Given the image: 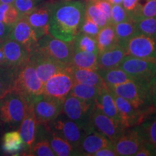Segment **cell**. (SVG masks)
Returning a JSON list of instances; mask_svg holds the SVG:
<instances>
[{"label": "cell", "instance_id": "cell-1", "mask_svg": "<svg viewBox=\"0 0 156 156\" xmlns=\"http://www.w3.org/2000/svg\"><path fill=\"white\" fill-rule=\"evenodd\" d=\"M85 12L80 0L62 1L51 5L48 34L64 41H73L79 34Z\"/></svg>", "mask_w": 156, "mask_h": 156}, {"label": "cell", "instance_id": "cell-2", "mask_svg": "<svg viewBox=\"0 0 156 156\" xmlns=\"http://www.w3.org/2000/svg\"><path fill=\"white\" fill-rule=\"evenodd\" d=\"M149 82L130 81L116 86L108 87L114 94L126 99L132 106L146 114L156 112L151 102L148 90Z\"/></svg>", "mask_w": 156, "mask_h": 156}, {"label": "cell", "instance_id": "cell-3", "mask_svg": "<svg viewBox=\"0 0 156 156\" xmlns=\"http://www.w3.org/2000/svg\"><path fill=\"white\" fill-rule=\"evenodd\" d=\"M44 83L39 79L30 60L15 70L11 91L20 93L29 101L43 94Z\"/></svg>", "mask_w": 156, "mask_h": 156}, {"label": "cell", "instance_id": "cell-4", "mask_svg": "<svg viewBox=\"0 0 156 156\" xmlns=\"http://www.w3.org/2000/svg\"><path fill=\"white\" fill-rule=\"evenodd\" d=\"M28 101L20 93L11 91L0 98V122L9 126L20 124Z\"/></svg>", "mask_w": 156, "mask_h": 156}, {"label": "cell", "instance_id": "cell-5", "mask_svg": "<svg viewBox=\"0 0 156 156\" xmlns=\"http://www.w3.org/2000/svg\"><path fill=\"white\" fill-rule=\"evenodd\" d=\"M36 49L67 66L70 65L75 50L73 41H64L49 34L38 39Z\"/></svg>", "mask_w": 156, "mask_h": 156}, {"label": "cell", "instance_id": "cell-6", "mask_svg": "<svg viewBox=\"0 0 156 156\" xmlns=\"http://www.w3.org/2000/svg\"><path fill=\"white\" fill-rule=\"evenodd\" d=\"M121 45L126 56L156 60V37L136 33Z\"/></svg>", "mask_w": 156, "mask_h": 156}, {"label": "cell", "instance_id": "cell-7", "mask_svg": "<svg viewBox=\"0 0 156 156\" xmlns=\"http://www.w3.org/2000/svg\"><path fill=\"white\" fill-rule=\"evenodd\" d=\"M87 125L106 136L112 143L125 129L120 122L103 114L94 103L90 114Z\"/></svg>", "mask_w": 156, "mask_h": 156}, {"label": "cell", "instance_id": "cell-8", "mask_svg": "<svg viewBox=\"0 0 156 156\" xmlns=\"http://www.w3.org/2000/svg\"><path fill=\"white\" fill-rule=\"evenodd\" d=\"M68 67L69 65L45 82L43 95L64 102L75 83Z\"/></svg>", "mask_w": 156, "mask_h": 156}, {"label": "cell", "instance_id": "cell-9", "mask_svg": "<svg viewBox=\"0 0 156 156\" xmlns=\"http://www.w3.org/2000/svg\"><path fill=\"white\" fill-rule=\"evenodd\" d=\"M119 67L136 80L148 83L156 74V60L126 56Z\"/></svg>", "mask_w": 156, "mask_h": 156}, {"label": "cell", "instance_id": "cell-10", "mask_svg": "<svg viewBox=\"0 0 156 156\" xmlns=\"http://www.w3.org/2000/svg\"><path fill=\"white\" fill-rule=\"evenodd\" d=\"M38 125L46 126L62 113L63 102L41 95L32 101Z\"/></svg>", "mask_w": 156, "mask_h": 156}, {"label": "cell", "instance_id": "cell-11", "mask_svg": "<svg viewBox=\"0 0 156 156\" xmlns=\"http://www.w3.org/2000/svg\"><path fill=\"white\" fill-rule=\"evenodd\" d=\"M47 126L51 131L69 142L77 151L84 133V128L67 116L63 117L60 115Z\"/></svg>", "mask_w": 156, "mask_h": 156}, {"label": "cell", "instance_id": "cell-12", "mask_svg": "<svg viewBox=\"0 0 156 156\" xmlns=\"http://www.w3.org/2000/svg\"><path fill=\"white\" fill-rule=\"evenodd\" d=\"M112 144L118 156H131L135 155L145 143L138 126H135L125 129Z\"/></svg>", "mask_w": 156, "mask_h": 156}, {"label": "cell", "instance_id": "cell-13", "mask_svg": "<svg viewBox=\"0 0 156 156\" xmlns=\"http://www.w3.org/2000/svg\"><path fill=\"white\" fill-rule=\"evenodd\" d=\"M93 103L86 102L73 95H68L63 102L62 113L69 119L86 127Z\"/></svg>", "mask_w": 156, "mask_h": 156}, {"label": "cell", "instance_id": "cell-14", "mask_svg": "<svg viewBox=\"0 0 156 156\" xmlns=\"http://www.w3.org/2000/svg\"><path fill=\"white\" fill-rule=\"evenodd\" d=\"M29 60L34 65L39 79L44 83L51 77L67 67V65L56 61L37 49L30 54Z\"/></svg>", "mask_w": 156, "mask_h": 156}, {"label": "cell", "instance_id": "cell-15", "mask_svg": "<svg viewBox=\"0 0 156 156\" xmlns=\"http://www.w3.org/2000/svg\"><path fill=\"white\" fill-rule=\"evenodd\" d=\"M108 147H113L112 141L87 125L84 128V133L77 153L79 155L91 156L99 150Z\"/></svg>", "mask_w": 156, "mask_h": 156}, {"label": "cell", "instance_id": "cell-16", "mask_svg": "<svg viewBox=\"0 0 156 156\" xmlns=\"http://www.w3.org/2000/svg\"><path fill=\"white\" fill-rule=\"evenodd\" d=\"M8 38L20 44L30 54L36 49L38 41L36 34L25 17H20L12 25Z\"/></svg>", "mask_w": 156, "mask_h": 156}, {"label": "cell", "instance_id": "cell-17", "mask_svg": "<svg viewBox=\"0 0 156 156\" xmlns=\"http://www.w3.org/2000/svg\"><path fill=\"white\" fill-rule=\"evenodd\" d=\"M116 106L119 113L121 124L124 129L133 127L139 125L145 119V114L137 110L126 99L113 93Z\"/></svg>", "mask_w": 156, "mask_h": 156}, {"label": "cell", "instance_id": "cell-18", "mask_svg": "<svg viewBox=\"0 0 156 156\" xmlns=\"http://www.w3.org/2000/svg\"><path fill=\"white\" fill-rule=\"evenodd\" d=\"M38 126L34 103L32 101H28L24 117L20 124L19 128V132L23 138L24 145L28 151L36 142Z\"/></svg>", "mask_w": 156, "mask_h": 156}, {"label": "cell", "instance_id": "cell-19", "mask_svg": "<svg viewBox=\"0 0 156 156\" xmlns=\"http://www.w3.org/2000/svg\"><path fill=\"white\" fill-rule=\"evenodd\" d=\"M7 59V67L17 69L29 61L30 53L20 44L7 38L1 44Z\"/></svg>", "mask_w": 156, "mask_h": 156}, {"label": "cell", "instance_id": "cell-20", "mask_svg": "<svg viewBox=\"0 0 156 156\" xmlns=\"http://www.w3.org/2000/svg\"><path fill=\"white\" fill-rule=\"evenodd\" d=\"M50 4L38 7H35L30 12L25 15V18L34 29L39 39L48 34L49 20L51 14Z\"/></svg>", "mask_w": 156, "mask_h": 156}, {"label": "cell", "instance_id": "cell-21", "mask_svg": "<svg viewBox=\"0 0 156 156\" xmlns=\"http://www.w3.org/2000/svg\"><path fill=\"white\" fill-rule=\"evenodd\" d=\"M126 56L123 46L117 43L102 53L98 54V70L119 67Z\"/></svg>", "mask_w": 156, "mask_h": 156}, {"label": "cell", "instance_id": "cell-22", "mask_svg": "<svg viewBox=\"0 0 156 156\" xmlns=\"http://www.w3.org/2000/svg\"><path fill=\"white\" fill-rule=\"evenodd\" d=\"M94 104L106 116L121 123L119 113L115 103L113 93L106 85L100 87Z\"/></svg>", "mask_w": 156, "mask_h": 156}, {"label": "cell", "instance_id": "cell-23", "mask_svg": "<svg viewBox=\"0 0 156 156\" xmlns=\"http://www.w3.org/2000/svg\"><path fill=\"white\" fill-rule=\"evenodd\" d=\"M68 69L73 78L74 83L86 84L96 87H102L106 85L98 70L74 67L70 65Z\"/></svg>", "mask_w": 156, "mask_h": 156}, {"label": "cell", "instance_id": "cell-24", "mask_svg": "<svg viewBox=\"0 0 156 156\" xmlns=\"http://www.w3.org/2000/svg\"><path fill=\"white\" fill-rule=\"evenodd\" d=\"M137 126L144 143L156 155V112L147 116Z\"/></svg>", "mask_w": 156, "mask_h": 156}, {"label": "cell", "instance_id": "cell-25", "mask_svg": "<svg viewBox=\"0 0 156 156\" xmlns=\"http://www.w3.org/2000/svg\"><path fill=\"white\" fill-rule=\"evenodd\" d=\"M48 132V141L51 149L53 150L55 155L58 156H69L78 155L77 151L69 142L56 134L55 132L50 129L47 125L44 126Z\"/></svg>", "mask_w": 156, "mask_h": 156}, {"label": "cell", "instance_id": "cell-26", "mask_svg": "<svg viewBox=\"0 0 156 156\" xmlns=\"http://www.w3.org/2000/svg\"><path fill=\"white\" fill-rule=\"evenodd\" d=\"M103 82L108 87L122 85L127 82L136 80L134 78L126 73L120 67H115L108 69L98 70Z\"/></svg>", "mask_w": 156, "mask_h": 156}, {"label": "cell", "instance_id": "cell-27", "mask_svg": "<svg viewBox=\"0 0 156 156\" xmlns=\"http://www.w3.org/2000/svg\"><path fill=\"white\" fill-rule=\"evenodd\" d=\"M70 66L77 68L98 70V54L84 51L74 50Z\"/></svg>", "mask_w": 156, "mask_h": 156}, {"label": "cell", "instance_id": "cell-28", "mask_svg": "<svg viewBox=\"0 0 156 156\" xmlns=\"http://www.w3.org/2000/svg\"><path fill=\"white\" fill-rule=\"evenodd\" d=\"M98 54L108 49L118 43L115 34L114 27L113 24H108L100 29L98 34L95 36Z\"/></svg>", "mask_w": 156, "mask_h": 156}, {"label": "cell", "instance_id": "cell-29", "mask_svg": "<svg viewBox=\"0 0 156 156\" xmlns=\"http://www.w3.org/2000/svg\"><path fill=\"white\" fill-rule=\"evenodd\" d=\"M101 87L82 83H74L69 94L86 102L93 103L97 98Z\"/></svg>", "mask_w": 156, "mask_h": 156}, {"label": "cell", "instance_id": "cell-30", "mask_svg": "<svg viewBox=\"0 0 156 156\" xmlns=\"http://www.w3.org/2000/svg\"><path fill=\"white\" fill-rule=\"evenodd\" d=\"M23 138L19 131H10L4 134L2 149L5 153L15 155L18 153L23 147Z\"/></svg>", "mask_w": 156, "mask_h": 156}, {"label": "cell", "instance_id": "cell-31", "mask_svg": "<svg viewBox=\"0 0 156 156\" xmlns=\"http://www.w3.org/2000/svg\"><path fill=\"white\" fill-rule=\"evenodd\" d=\"M114 27L117 41L120 44L125 42L137 33L135 21L132 19L115 24Z\"/></svg>", "mask_w": 156, "mask_h": 156}, {"label": "cell", "instance_id": "cell-32", "mask_svg": "<svg viewBox=\"0 0 156 156\" xmlns=\"http://www.w3.org/2000/svg\"><path fill=\"white\" fill-rule=\"evenodd\" d=\"M156 17V0H138L136 9L132 16V20Z\"/></svg>", "mask_w": 156, "mask_h": 156}, {"label": "cell", "instance_id": "cell-33", "mask_svg": "<svg viewBox=\"0 0 156 156\" xmlns=\"http://www.w3.org/2000/svg\"><path fill=\"white\" fill-rule=\"evenodd\" d=\"M74 49L93 52L98 54L96 40L95 37L79 33L73 41Z\"/></svg>", "mask_w": 156, "mask_h": 156}, {"label": "cell", "instance_id": "cell-34", "mask_svg": "<svg viewBox=\"0 0 156 156\" xmlns=\"http://www.w3.org/2000/svg\"><path fill=\"white\" fill-rule=\"evenodd\" d=\"M85 15L92 20L101 28L110 24L107 20L106 15L94 2H85Z\"/></svg>", "mask_w": 156, "mask_h": 156}, {"label": "cell", "instance_id": "cell-35", "mask_svg": "<svg viewBox=\"0 0 156 156\" xmlns=\"http://www.w3.org/2000/svg\"><path fill=\"white\" fill-rule=\"evenodd\" d=\"M15 69L0 67V98L11 92Z\"/></svg>", "mask_w": 156, "mask_h": 156}, {"label": "cell", "instance_id": "cell-36", "mask_svg": "<svg viewBox=\"0 0 156 156\" xmlns=\"http://www.w3.org/2000/svg\"><path fill=\"white\" fill-rule=\"evenodd\" d=\"M20 17L18 12L12 4L0 2V21L2 23L11 27Z\"/></svg>", "mask_w": 156, "mask_h": 156}, {"label": "cell", "instance_id": "cell-37", "mask_svg": "<svg viewBox=\"0 0 156 156\" xmlns=\"http://www.w3.org/2000/svg\"><path fill=\"white\" fill-rule=\"evenodd\" d=\"M134 21L138 34L156 37V17L141 18Z\"/></svg>", "mask_w": 156, "mask_h": 156}, {"label": "cell", "instance_id": "cell-38", "mask_svg": "<svg viewBox=\"0 0 156 156\" xmlns=\"http://www.w3.org/2000/svg\"><path fill=\"white\" fill-rule=\"evenodd\" d=\"M29 155L36 156H54L55 153L51 147L48 139L42 138L36 142L30 147L28 151Z\"/></svg>", "mask_w": 156, "mask_h": 156}, {"label": "cell", "instance_id": "cell-39", "mask_svg": "<svg viewBox=\"0 0 156 156\" xmlns=\"http://www.w3.org/2000/svg\"><path fill=\"white\" fill-rule=\"evenodd\" d=\"M101 28L95 22H93L88 17H84L83 21L80 28V33L88 35V36L95 37L98 34Z\"/></svg>", "mask_w": 156, "mask_h": 156}, {"label": "cell", "instance_id": "cell-40", "mask_svg": "<svg viewBox=\"0 0 156 156\" xmlns=\"http://www.w3.org/2000/svg\"><path fill=\"white\" fill-rule=\"evenodd\" d=\"M111 19L112 24L115 25L131 18L122 5H112Z\"/></svg>", "mask_w": 156, "mask_h": 156}, {"label": "cell", "instance_id": "cell-41", "mask_svg": "<svg viewBox=\"0 0 156 156\" xmlns=\"http://www.w3.org/2000/svg\"><path fill=\"white\" fill-rule=\"evenodd\" d=\"M12 5L18 12L20 16L23 17L36 7V0H15Z\"/></svg>", "mask_w": 156, "mask_h": 156}, {"label": "cell", "instance_id": "cell-42", "mask_svg": "<svg viewBox=\"0 0 156 156\" xmlns=\"http://www.w3.org/2000/svg\"><path fill=\"white\" fill-rule=\"evenodd\" d=\"M98 7L100 8L104 15H106L107 20L108 23L112 24V19H111V15H112V5L108 0H97L94 2Z\"/></svg>", "mask_w": 156, "mask_h": 156}, {"label": "cell", "instance_id": "cell-43", "mask_svg": "<svg viewBox=\"0 0 156 156\" xmlns=\"http://www.w3.org/2000/svg\"><path fill=\"white\" fill-rule=\"evenodd\" d=\"M148 90L151 102L156 110V74L148 83Z\"/></svg>", "mask_w": 156, "mask_h": 156}, {"label": "cell", "instance_id": "cell-44", "mask_svg": "<svg viewBox=\"0 0 156 156\" xmlns=\"http://www.w3.org/2000/svg\"><path fill=\"white\" fill-rule=\"evenodd\" d=\"M122 7H124L128 15H129L130 18L132 19V16L137 7L138 0H122Z\"/></svg>", "mask_w": 156, "mask_h": 156}, {"label": "cell", "instance_id": "cell-45", "mask_svg": "<svg viewBox=\"0 0 156 156\" xmlns=\"http://www.w3.org/2000/svg\"><path fill=\"white\" fill-rule=\"evenodd\" d=\"M11 27L0 21V44H2L9 37Z\"/></svg>", "mask_w": 156, "mask_h": 156}, {"label": "cell", "instance_id": "cell-46", "mask_svg": "<svg viewBox=\"0 0 156 156\" xmlns=\"http://www.w3.org/2000/svg\"><path fill=\"white\" fill-rule=\"evenodd\" d=\"M94 156H118L116 151H114L113 147H104L102 149L99 150L97 151L94 155Z\"/></svg>", "mask_w": 156, "mask_h": 156}, {"label": "cell", "instance_id": "cell-47", "mask_svg": "<svg viewBox=\"0 0 156 156\" xmlns=\"http://www.w3.org/2000/svg\"><path fill=\"white\" fill-rule=\"evenodd\" d=\"M135 156H151V155H155L153 151L148 147L147 145H146L145 144H144L138 150V151L136 152Z\"/></svg>", "mask_w": 156, "mask_h": 156}, {"label": "cell", "instance_id": "cell-48", "mask_svg": "<svg viewBox=\"0 0 156 156\" xmlns=\"http://www.w3.org/2000/svg\"><path fill=\"white\" fill-rule=\"evenodd\" d=\"M0 67H7V62L4 51L0 44Z\"/></svg>", "mask_w": 156, "mask_h": 156}, {"label": "cell", "instance_id": "cell-49", "mask_svg": "<svg viewBox=\"0 0 156 156\" xmlns=\"http://www.w3.org/2000/svg\"><path fill=\"white\" fill-rule=\"evenodd\" d=\"M112 5H122V0H108Z\"/></svg>", "mask_w": 156, "mask_h": 156}, {"label": "cell", "instance_id": "cell-50", "mask_svg": "<svg viewBox=\"0 0 156 156\" xmlns=\"http://www.w3.org/2000/svg\"><path fill=\"white\" fill-rule=\"evenodd\" d=\"M15 0H0L1 3H6V4H13Z\"/></svg>", "mask_w": 156, "mask_h": 156}, {"label": "cell", "instance_id": "cell-51", "mask_svg": "<svg viewBox=\"0 0 156 156\" xmlns=\"http://www.w3.org/2000/svg\"><path fill=\"white\" fill-rule=\"evenodd\" d=\"M62 1H70V0H62Z\"/></svg>", "mask_w": 156, "mask_h": 156}]
</instances>
